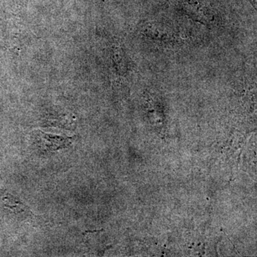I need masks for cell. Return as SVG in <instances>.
Returning a JSON list of instances; mask_svg holds the SVG:
<instances>
[{
  "label": "cell",
  "mask_w": 257,
  "mask_h": 257,
  "mask_svg": "<svg viewBox=\"0 0 257 257\" xmlns=\"http://www.w3.org/2000/svg\"><path fill=\"white\" fill-rule=\"evenodd\" d=\"M70 139L40 133L37 137V146L44 152L57 151L70 145Z\"/></svg>",
  "instance_id": "cell-1"
}]
</instances>
